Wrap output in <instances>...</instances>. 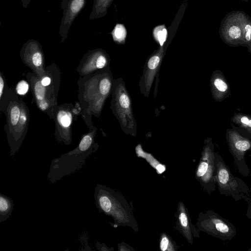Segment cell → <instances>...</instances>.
<instances>
[{"mask_svg": "<svg viewBox=\"0 0 251 251\" xmlns=\"http://www.w3.org/2000/svg\"><path fill=\"white\" fill-rule=\"evenodd\" d=\"M114 80L109 66L92 74L79 76L77 102L81 116L89 130L95 127L92 116L100 118L105 101L111 95Z\"/></svg>", "mask_w": 251, "mask_h": 251, "instance_id": "6da1fadb", "label": "cell"}, {"mask_svg": "<svg viewBox=\"0 0 251 251\" xmlns=\"http://www.w3.org/2000/svg\"><path fill=\"white\" fill-rule=\"evenodd\" d=\"M0 112L6 117L4 126L10 155L13 157L20 149L26 135L29 123V109L15 90L9 88L0 99Z\"/></svg>", "mask_w": 251, "mask_h": 251, "instance_id": "7a4b0ae2", "label": "cell"}, {"mask_svg": "<svg viewBox=\"0 0 251 251\" xmlns=\"http://www.w3.org/2000/svg\"><path fill=\"white\" fill-rule=\"evenodd\" d=\"M61 75L59 67L55 63H52L46 67V72L41 76H38L30 72L26 75L37 107L52 120L58 105L57 98L60 85Z\"/></svg>", "mask_w": 251, "mask_h": 251, "instance_id": "3957f363", "label": "cell"}, {"mask_svg": "<svg viewBox=\"0 0 251 251\" xmlns=\"http://www.w3.org/2000/svg\"><path fill=\"white\" fill-rule=\"evenodd\" d=\"M97 130L96 126L89 130L87 133L81 135L78 145L75 149L52 161L48 175L50 182H55L82 167L87 159L99 147L95 140Z\"/></svg>", "mask_w": 251, "mask_h": 251, "instance_id": "277c9868", "label": "cell"}, {"mask_svg": "<svg viewBox=\"0 0 251 251\" xmlns=\"http://www.w3.org/2000/svg\"><path fill=\"white\" fill-rule=\"evenodd\" d=\"M110 109L126 134L135 136L137 124L134 117L132 100L122 77L114 80Z\"/></svg>", "mask_w": 251, "mask_h": 251, "instance_id": "5b68a950", "label": "cell"}, {"mask_svg": "<svg viewBox=\"0 0 251 251\" xmlns=\"http://www.w3.org/2000/svg\"><path fill=\"white\" fill-rule=\"evenodd\" d=\"M81 110L76 101L74 105L72 103L58 105L53 116L55 123L54 135L56 141L70 145L72 141V126L77 120Z\"/></svg>", "mask_w": 251, "mask_h": 251, "instance_id": "8992f818", "label": "cell"}, {"mask_svg": "<svg viewBox=\"0 0 251 251\" xmlns=\"http://www.w3.org/2000/svg\"><path fill=\"white\" fill-rule=\"evenodd\" d=\"M246 13L240 10L228 13L221 23L219 35L224 43L231 47L243 46Z\"/></svg>", "mask_w": 251, "mask_h": 251, "instance_id": "52a82bcc", "label": "cell"}, {"mask_svg": "<svg viewBox=\"0 0 251 251\" xmlns=\"http://www.w3.org/2000/svg\"><path fill=\"white\" fill-rule=\"evenodd\" d=\"M23 63L38 76L46 72L45 55L40 43L35 39L27 40L20 51Z\"/></svg>", "mask_w": 251, "mask_h": 251, "instance_id": "ba28073f", "label": "cell"}, {"mask_svg": "<svg viewBox=\"0 0 251 251\" xmlns=\"http://www.w3.org/2000/svg\"><path fill=\"white\" fill-rule=\"evenodd\" d=\"M163 56V50H159L151 54L145 63L139 87L140 93L146 97H149L154 80L159 75Z\"/></svg>", "mask_w": 251, "mask_h": 251, "instance_id": "9c48e42d", "label": "cell"}, {"mask_svg": "<svg viewBox=\"0 0 251 251\" xmlns=\"http://www.w3.org/2000/svg\"><path fill=\"white\" fill-rule=\"evenodd\" d=\"M110 62L109 56L104 50L96 49L83 55L76 70L79 76H84L109 66Z\"/></svg>", "mask_w": 251, "mask_h": 251, "instance_id": "30bf717a", "label": "cell"}, {"mask_svg": "<svg viewBox=\"0 0 251 251\" xmlns=\"http://www.w3.org/2000/svg\"><path fill=\"white\" fill-rule=\"evenodd\" d=\"M87 0H62V17L59 34L63 42L68 37L69 29L76 18L84 7Z\"/></svg>", "mask_w": 251, "mask_h": 251, "instance_id": "8fae6325", "label": "cell"}, {"mask_svg": "<svg viewBox=\"0 0 251 251\" xmlns=\"http://www.w3.org/2000/svg\"><path fill=\"white\" fill-rule=\"evenodd\" d=\"M210 87L212 96L216 101H222L231 96L229 83L220 70L216 69L212 72Z\"/></svg>", "mask_w": 251, "mask_h": 251, "instance_id": "7c38bea8", "label": "cell"}, {"mask_svg": "<svg viewBox=\"0 0 251 251\" xmlns=\"http://www.w3.org/2000/svg\"><path fill=\"white\" fill-rule=\"evenodd\" d=\"M13 201L8 197L0 194V223L6 221L11 215Z\"/></svg>", "mask_w": 251, "mask_h": 251, "instance_id": "4fadbf2b", "label": "cell"}, {"mask_svg": "<svg viewBox=\"0 0 251 251\" xmlns=\"http://www.w3.org/2000/svg\"><path fill=\"white\" fill-rule=\"evenodd\" d=\"M230 121L251 134V115L235 112L231 118Z\"/></svg>", "mask_w": 251, "mask_h": 251, "instance_id": "5bb4252c", "label": "cell"}, {"mask_svg": "<svg viewBox=\"0 0 251 251\" xmlns=\"http://www.w3.org/2000/svg\"><path fill=\"white\" fill-rule=\"evenodd\" d=\"M110 0H94L89 20H93L103 16Z\"/></svg>", "mask_w": 251, "mask_h": 251, "instance_id": "9a60e30c", "label": "cell"}, {"mask_svg": "<svg viewBox=\"0 0 251 251\" xmlns=\"http://www.w3.org/2000/svg\"><path fill=\"white\" fill-rule=\"evenodd\" d=\"M242 47H246L251 54V18L246 13L244 25V38Z\"/></svg>", "mask_w": 251, "mask_h": 251, "instance_id": "2e32d148", "label": "cell"}, {"mask_svg": "<svg viewBox=\"0 0 251 251\" xmlns=\"http://www.w3.org/2000/svg\"><path fill=\"white\" fill-rule=\"evenodd\" d=\"M154 36L161 46L164 45L166 40L167 32L164 26L156 27L153 32Z\"/></svg>", "mask_w": 251, "mask_h": 251, "instance_id": "e0dca14e", "label": "cell"}, {"mask_svg": "<svg viewBox=\"0 0 251 251\" xmlns=\"http://www.w3.org/2000/svg\"><path fill=\"white\" fill-rule=\"evenodd\" d=\"M112 34L114 41L121 42L125 39L126 30L122 25L118 24L115 27Z\"/></svg>", "mask_w": 251, "mask_h": 251, "instance_id": "ac0fdd59", "label": "cell"}, {"mask_svg": "<svg viewBox=\"0 0 251 251\" xmlns=\"http://www.w3.org/2000/svg\"><path fill=\"white\" fill-rule=\"evenodd\" d=\"M30 84L28 81L21 80L17 84L15 91L19 95H25L28 91Z\"/></svg>", "mask_w": 251, "mask_h": 251, "instance_id": "d6986e66", "label": "cell"}, {"mask_svg": "<svg viewBox=\"0 0 251 251\" xmlns=\"http://www.w3.org/2000/svg\"><path fill=\"white\" fill-rule=\"evenodd\" d=\"M218 178L221 183L226 184L228 180V173L227 171L225 169L220 170L218 174Z\"/></svg>", "mask_w": 251, "mask_h": 251, "instance_id": "ffe728a7", "label": "cell"}, {"mask_svg": "<svg viewBox=\"0 0 251 251\" xmlns=\"http://www.w3.org/2000/svg\"><path fill=\"white\" fill-rule=\"evenodd\" d=\"M207 168L208 164L205 162H202L199 167L197 172V175L199 176H203L207 171Z\"/></svg>", "mask_w": 251, "mask_h": 251, "instance_id": "44dd1931", "label": "cell"}, {"mask_svg": "<svg viewBox=\"0 0 251 251\" xmlns=\"http://www.w3.org/2000/svg\"><path fill=\"white\" fill-rule=\"evenodd\" d=\"M217 229L222 233H226L228 231V226L222 223H217L216 225Z\"/></svg>", "mask_w": 251, "mask_h": 251, "instance_id": "7402d4cb", "label": "cell"}, {"mask_svg": "<svg viewBox=\"0 0 251 251\" xmlns=\"http://www.w3.org/2000/svg\"><path fill=\"white\" fill-rule=\"evenodd\" d=\"M179 220L181 225L183 226H186L187 225V218L186 215L184 213H181L179 215Z\"/></svg>", "mask_w": 251, "mask_h": 251, "instance_id": "603a6c76", "label": "cell"}, {"mask_svg": "<svg viewBox=\"0 0 251 251\" xmlns=\"http://www.w3.org/2000/svg\"><path fill=\"white\" fill-rule=\"evenodd\" d=\"M169 241L166 237L162 238L160 243V248L162 251H165L168 247Z\"/></svg>", "mask_w": 251, "mask_h": 251, "instance_id": "cb8c5ba5", "label": "cell"}, {"mask_svg": "<svg viewBox=\"0 0 251 251\" xmlns=\"http://www.w3.org/2000/svg\"><path fill=\"white\" fill-rule=\"evenodd\" d=\"M31 0H21L23 7L25 8H26L30 3Z\"/></svg>", "mask_w": 251, "mask_h": 251, "instance_id": "d4e9b609", "label": "cell"}, {"mask_svg": "<svg viewBox=\"0 0 251 251\" xmlns=\"http://www.w3.org/2000/svg\"><path fill=\"white\" fill-rule=\"evenodd\" d=\"M156 169L158 173H161L165 171V167L164 166L159 164L157 166Z\"/></svg>", "mask_w": 251, "mask_h": 251, "instance_id": "484cf974", "label": "cell"}, {"mask_svg": "<svg viewBox=\"0 0 251 251\" xmlns=\"http://www.w3.org/2000/svg\"><path fill=\"white\" fill-rule=\"evenodd\" d=\"M245 2H248L249 0H241Z\"/></svg>", "mask_w": 251, "mask_h": 251, "instance_id": "4316f807", "label": "cell"}]
</instances>
